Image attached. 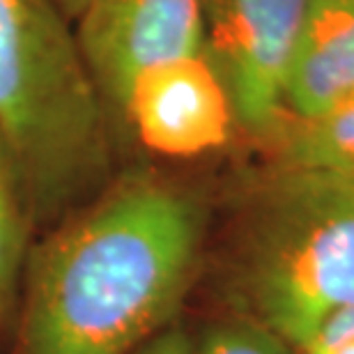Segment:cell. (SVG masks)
Segmentation results:
<instances>
[{"label":"cell","instance_id":"obj_2","mask_svg":"<svg viewBox=\"0 0 354 354\" xmlns=\"http://www.w3.org/2000/svg\"><path fill=\"white\" fill-rule=\"evenodd\" d=\"M0 147L30 218L62 221L111 184V109L55 0H0Z\"/></svg>","mask_w":354,"mask_h":354},{"label":"cell","instance_id":"obj_11","mask_svg":"<svg viewBox=\"0 0 354 354\" xmlns=\"http://www.w3.org/2000/svg\"><path fill=\"white\" fill-rule=\"evenodd\" d=\"M297 354H354V308L324 322Z\"/></svg>","mask_w":354,"mask_h":354},{"label":"cell","instance_id":"obj_6","mask_svg":"<svg viewBox=\"0 0 354 354\" xmlns=\"http://www.w3.org/2000/svg\"><path fill=\"white\" fill-rule=\"evenodd\" d=\"M115 113L147 150L171 159L214 152L237 127L228 88L207 53L166 62L138 76Z\"/></svg>","mask_w":354,"mask_h":354},{"label":"cell","instance_id":"obj_9","mask_svg":"<svg viewBox=\"0 0 354 354\" xmlns=\"http://www.w3.org/2000/svg\"><path fill=\"white\" fill-rule=\"evenodd\" d=\"M28 221L32 218L28 214L10 161L0 147V320L10 310L24 276Z\"/></svg>","mask_w":354,"mask_h":354},{"label":"cell","instance_id":"obj_8","mask_svg":"<svg viewBox=\"0 0 354 354\" xmlns=\"http://www.w3.org/2000/svg\"><path fill=\"white\" fill-rule=\"evenodd\" d=\"M269 143L279 166L354 175V95L313 118L286 120Z\"/></svg>","mask_w":354,"mask_h":354},{"label":"cell","instance_id":"obj_5","mask_svg":"<svg viewBox=\"0 0 354 354\" xmlns=\"http://www.w3.org/2000/svg\"><path fill=\"white\" fill-rule=\"evenodd\" d=\"M74 30L111 113L138 76L205 53L203 0H83Z\"/></svg>","mask_w":354,"mask_h":354},{"label":"cell","instance_id":"obj_10","mask_svg":"<svg viewBox=\"0 0 354 354\" xmlns=\"http://www.w3.org/2000/svg\"><path fill=\"white\" fill-rule=\"evenodd\" d=\"M194 345L196 354H297L292 345L249 315L209 324Z\"/></svg>","mask_w":354,"mask_h":354},{"label":"cell","instance_id":"obj_3","mask_svg":"<svg viewBox=\"0 0 354 354\" xmlns=\"http://www.w3.org/2000/svg\"><path fill=\"white\" fill-rule=\"evenodd\" d=\"M249 317L299 350L354 308V175L276 166L244 265Z\"/></svg>","mask_w":354,"mask_h":354},{"label":"cell","instance_id":"obj_13","mask_svg":"<svg viewBox=\"0 0 354 354\" xmlns=\"http://www.w3.org/2000/svg\"><path fill=\"white\" fill-rule=\"evenodd\" d=\"M55 3H58L62 10L67 12V17L74 21V17L76 14H79V10H81V5H83V0H55Z\"/></svg>","mask_w":354,"mask_h":354},{"label":"cell","instance_id":"obj_1","mask_svg":"<svg viewBox=\"0 0 354 354\" xmlns=\"http://www.w3.org/2000/svg\"><path fill=\"white\" fill-rule=\"evenodd\" d=\"M201 239L187 191L152 175L111 182L26 263L19 354H133L171 327Z\"/></svg>","mask_w":354,"mask_h":354},{"label":"cell","instance_id":"obj_12","mask_svg":"<svg viewBox=\"0 0 354 354\" xmlns=\"http://www.w3.org/2000/svg\"><path fill=\"white\" fill-rule=\"evenodd\" d=\"M133 354H196V345L194 338L184 334V329L171 324Z\"/></svg>","mask_w":354,"mask_h":354},{"label":"cell","instance_id":"obj_7","mask_svg":"<svg viewBox=\"0 0 354 354\" xmlns=\"http://www.w3.org/2000/svg\"><path fill=\"white\" fill-rule=\"evenodd\" d=\"M354 95V0H310L286 88V120L313 118Z\"/></svg>","mask_w":354,"mask_h":354},{"label":"cell","instance_id":"obj_4","mask_svg":"<svg viewBox=\"0 0 354 354\" xmlns=\"http://www.w3.org/2000/svg\"><path fill=\"white\" fill-rule=\"evenodd\" d=\"M310 0H203L205 53L228 88L237 127L272 140Z\"/></svg>","mask_w":354,"mask_h":354}]
</instances>
